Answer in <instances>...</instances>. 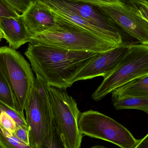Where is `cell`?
Wrapping results in <instances>:
<instances>
[{"mask_svg": "<svg viewBox=\"0 0 148 148\" xmlns=\"http://www.w3.org/2000/svg\"><path fill=\"white\" fill-rule=\"evenodd\" d=\"M0 30L9 44V47L16 50L29 42L32 38L21 16L0 18Z\"/></svg>", "mask_w": 148, "mask_h": 148, "instance_id": "obj_12", "label": "cell"}, {"mask_svg": "<svg viewBox=\"0 0 148 148\" xmlns=\"http://www.w3.org/2000/svg\"><path fill=\"white\" fill-rule=\"evenodd\" d=\"M49 85L36 75L34 86L25 110L29 128V143L37 148L48 135L53 125V119L50 103Z\"/></svg>", "mask_w": 148, "mask_h": 148, "instance_id": "obj_4", "label": "cell"}, {"mask_svg": "<svg viewBox=\"0 0 148 148\" xmlns=\"http://www.w3.org/2000/svg\"><path fill=\"white\" fill-rule=\"evenodd\" d=\"M0 101L12 109H15V103L9 85L0 72Z\"/></svg>", "mask_w": 148, "mask_h": 148, "instance_id": "obj_17", "label": "cell"}, {"mask_svg": "<svg viewBox=\"0 0 148 148\" xmlns=\"http://www.w3.org/2000/svg\"><path fill=\"white\" fill-rule=\"evenodd\" d=\"M93 6L114 25L140 44L148 45V22L143 19L131 0H84Z\"/></svg>", "mask_w": 148, "mask_h": 148, "instance_id": "obj_7", "label": "cell"}, {"mask_svg": "<svg viewBox=\"0 0 148 148\" xmlns=\"http://www.w3.org/2000/svg\"><path fill=\"white\" fill-rule=\"evenodd\" d=\"M0 148H33L8 132L0 125Z\"/></svg>", "mask_w": 148, "mask_h": 148, "instance_id": "obj_15", "label": "cell"}, {"mask_svg": "<svg viewBox=\"0 0 148 148\" xmlns=\"http://www.w3.org/2000/svg\"><path fill=\"white\" fill-rule=\"evenodd\" d=\"M90 148H107L106 147H105V146H103V145H95V146H92V147H91Z\"/></svg>", "mask_w": 148, "mask_h": 148, "instance_id": "obj_24", "label": "cell"}, {"mask_svg": "<svg viewBox=\"0 0 148 148\" xmlns=\"http://www.w3.org/2000/svg\"><path fill=\"white\" fill-rule=\"evenodd\" d=\"M20 16L11 8L6 0H0V18L17 17Z\"/></svg>", "mask_w": 148, "mask_h": 148, "instance_id": "obj_22", "label": "cell"}, {"mask_svg": "<svg viewBox=\"0 0 148 148\" xmlns=\"http://www.w3.org/2000/svg\"><path fill=\"white\" fill-rule=\"evenodd\" d=\"M78 127L83 136L107 141L121 148H132L138 141L130 131L121 124L101 112L92 110L80 112Z\"/></svg>", "mask_w": 148, "mask_h": 148, "instance_id": "obj_8", "label": "cell"}, {"mask_svg": "<svg viewBox=\"0 0 148 148\" xmlns=\"http://www.w3.org/2000/svg\"><path fill=\"white\" fill-rule=\"evenodd\" d=\"M0 110L9 115L16 123L17 126H28L24 115H21L17 110L12 109L0 101Z\"/></svg>", "mask_w": 148, "mask_h": 148, "instance_id": "obj_18", "label": "cell"}, {"mask_svg": "<svg viewBox=\"0 0 148 148\" xmlns=\"http://www.w3.org/2000/svg\"><path fill=\"white\" fill-rule=\"evenodd\" d=\"M0 125L11 134H14L17 127L15 121L1 110H0Z\"/></svg>", "mask_w": 148, "mask_h": 148, "instance_id": "obj_20", "label": "cell"}, {"mask_svg": "<svg viewBox=\"0 0 148 148\" xmlns=\"http://www.w3.org/2000/svg\"><path fill=\"white\" fill-rule=\"evenodd\" d=\"M0 72L12 90L16 110L22 115L34 86L31 66L18 52L8 47H0Z\"/></svg>", "mask_w": 148, "mask_h": 148, "instance_id": "obj_3", "label": "cell"}, {"mask_svg": "<svg viewBox=\"0 0 148 148\" xmlns=\"http://www.w3.org/2000/svg\"><path fill=\"white\" fill-rule=\"evenodd\" d=\"M21 17L32 37L56 25L54 15L43 0L33 1Z\"/></svg>", "mask_w": 148, "mask_h": 148, "instance_id": "obj_11", "label": "cell"}, {"mask_svg": "<svg viewBox=\"0 0 148 148\" xmlns=\"http://www.w3.org/2000/svg\"><path fill=\"white\" fill-rule=\"evenodd\" d=\"M54 16L56 25L32 37L29 41L30 44H41L68 51L96 53L116 47L79 27Z\"/></svg>", "mask_w": 148, "mask_h": 148, "instance_id": "obj_2", "label": "cell"}, {"mask_svg": "<svg viewBox=\"0 0 148 148\" xmlns=\"http://www.w3.org/2000/svg\"><path fill=\"white\" fill-rule=\"evenodd\" d=\"M97 53L30 44L25 55L36 75L50 86L66 90L73 84L74 76Z\"/></svg>", "mask_w": 148, "mask_h": 148, "instance_id": "obj_1", "label": "cell"}, {"mask_svg": "<svg viewBox=\"0 0 148 148\" xmlns=\"http://www.w3.org/2000/svg\"><path fill=\"white\" fill-rule=\"evenodd\" d=\"M132 148H148V134L143 138L138 140L136 145Z\"/></svg>", "mask_w": 148, "mask_h": 148, "instance_id": "obj_23", "label": "cell"}, {"mask_svg": "<svg viewBox=\"0 0 148 148\" xmlns=\"http://www.w3.org/2000/svg\"><path fill=\"white\" fill-rule=\"evenodd\" d=\"M112 97H148V75L133 79L111 92Z\"/></svg>", "mask_w": 148, "mask_h": 148, "instance_id": "obj_13", "label": "cell"}, {"mask_svg": "<svg viewBox=\"0 0 148 148\" xmlns=\"http://www.w3.org/2000/svg\"><path fill=\"white\" fill-rule=\"evenodd\" d=\"M65 7L75 12L85 20L100 30L116 47L123 43L118 29L95 7L84 0H58Z\"/></svg>", "mask_w": 148, "mask_h": 148, "instance_id": "obj_10", "label": "cell"}, {"mask_svg": "<svg viewBox=\"0 0 148 148\" xmlns=\"http://www.w3.org/2000/svg\"><path fill=\"white\" fill-rule=\"evenodd\" d=\"M33 1L31 0H6L11 8L20 16L27 11Z\"/></svg>", "mask_w": 148, "mask_h": 148, "instance_id": "obj_19", "label": "cell"}, {"mask_svg": "<svg viewBox=\"0 0 148 148\" xmlns=\"http://www.w3.org/2000/svg\"><path fill=\"white\" fill-rule=\"evenodd\" d=\"M37 148H66L54 123L48 135Z\"/></svg>", "mask_w": 148, "mask_h": 148, "instance_id": "obj_16", "label": "cell"}, {"mask_svg": "<svg viewBox=\"0 0 148 148\" xmlns=\"http://www.w3.org/2000/svg\"><path fill=\"white\" fill-rule=\"evenodd\" d=\"M53 121L66 148H80L83 135L79 132L80 112L76 100L66 90L49 86Z\"/></svg>", "mask_w": 148, "mask_h": 148, "instance_id": "obj_5", "label": "cell"}, {"mask_svg": "<svg viewBox=\"0 0 148 148\" xmlns=\"http://www.w3.org/2000/svg\"><path fill=\"white\" fill-rule=\"evenodd\" d=\"M3 38V35L2 33L1 32V31L0 30V41Z\"/></svg>", "mask_w": 148, "mask_h": 148, "instance_id": "obj_25", "label": "cell"}, {"mask_svg": "<svg viewBox=\"0 0 148 148\" xmlns=\"http://www.w3.org/2000/svg\"><path fill=\"white\" fill-rule=\"evenodd\" d=\"M131 44L123 43L109 51L97 53L74 76L72 81L73 84L100 76L105 78L129 52Z\"/></svg>", "mask_w": 148, "mask_h": 148, "instance_id": "obj_9", "label": "cell"}, {"mask_svg": "<svg viewBox=\"0 0 148 148\" xmlns=\"http://www.w3.org/2000/svg\"><path fill=\"white\" fill-rule=\"evenodd\" d=\"M112 100L116 110L133 109L148 113V97L121 96L113 97Z\"/></svg>", "mask_w": 148, "mask_h": 148, "instance_id": "obj_14", "label": "cell"}, {"mask_svg": "<svg viewBox=\"0 0 148 148\" xmlns=\"http://www.w3.org/2000/svg\"><path fill=\"white\" fill-rule=\"evenodd\" d=\"M14 135L22 143H24L27 145H30L28 126H17V128L14 131Z\"/></svg>", "mask_w": 148, "mask_h": 148, "instance_id": "obj_21", "label": "cell"}, {"mask_svg": "<svg viewBox=\"0 0 148 148\" xmlns=\"http://www.w3.org/2000/svg\"><path fill=\"white\" fill-rule=\"evenodd\" d=\"M148 75V45L131 44L129 52L115 70L104 79L92 96L99 101L128 82Z\"/></svg>", "mask_w": 148, "mask_h": 148, "instance_id": "obj_6", "label": "cell"}]
</instances>
